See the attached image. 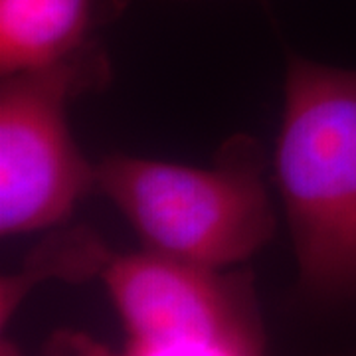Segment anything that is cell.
I'll list each match as a JSON object with an SVG mask.
<instances>
[{"label":"cell","mask_w":356,"mask_h":356,"mask_svg":"<svg viewBox=\"0 0 356 356\" xmlns=\"http://www.w3.org/2000/svg\"><path fill=\"white\" fill-rule=\"evenodd\" d=\"M275 170L303 285L356 295V70L289 60Z\"/></svg>","instance_id":"1"},{"label":"cell","mask_w":356,"mask_h":356,"mask_svg":"<svg viewBox=\"0 0 356 356\" xmlns=\"http://www.w3.org/2000/svg\"><path fill=\"white\" fill-rule=\"evenodd\" d=\"M254 143L234 139L210 168L115 154L95 166V186L147 250L224 269L269 242L275 216Z\"/></svg>","instance_id":"2"},{"label":"cell","mask_w":356,"mask_h":356,"mask_svg":"<svg viewBox=\"0 0 356 356\" xmlns=\"http://www.w3.org/2000/svg\"><path fill=\"white\" fill-rule=\"evenodd\" d=\"M102 51L4 77L0 91V232L20 236L62 222L95 186V166L81 156L65 105L103 72Z\"/></svg>","instance_id":"3"},{"label":"cell","mask_w":356,"mask_h":356,"mask_svg":"<svg viewBox=\"0 0 356 356\" xmlns=\"http://www.w3.org/2000/svg\"><path fill=\"white\" fill-rule=\"evenodd\" d=\"M102 280L129 341L261 334L250 291L220 269L145 250L105 257Z\"/></svg>","instance_id":"4"},{"label":"cell","mask_w":356,"mask_h":356,"mask_svg":"<svg viewBox=\"0 0 356 356\" xmlns=\"http://www.w3.org/2000/svg\"><path fill=\"white\" fill-rule=\"evenodd\" d=\"M127 0H0V74L40 72L95 50Z\"/></svg>","instance_id":"5"},{"label":"cell","mask_w":356,"mask_h":356,"mask_svg":"<svg viewBox=\"0 0 356 356\" xmlns=\"http://www.w3.org/2000/svg\"><path fill=\"white\" fill-rule=\"evenodd\" d=\"M117 356H266L255 337H180L166 341H129Z\"/></svg>","instance_id":"6"},{"label":"cell","mask_w":356,"mask_h":356,"mask_svg":"<svg viewBox=\"0 0 356 356\" xmlns=\"http://www.w3.org/2000/svg\"><path fill=\"white\" fill-rule=\"evenodd\" d=\"M0 356H22V355L14 348L13 344L4 341V343H2V348H0Z\"/></svg>","instance_id":"7"},{"label":"cell","mask_w":356,"mask_h":356,"mask_svg":"<svg viewBox=\"0 0 356 356\" xmlns=\"http://www.w3.org/2000/svg\"><path fill=\"white\" fill-rule=\"evenodd\" d=\"M261 2H267V0H261Z\"/></svg>","instance_id":"8"}]
</instances>
